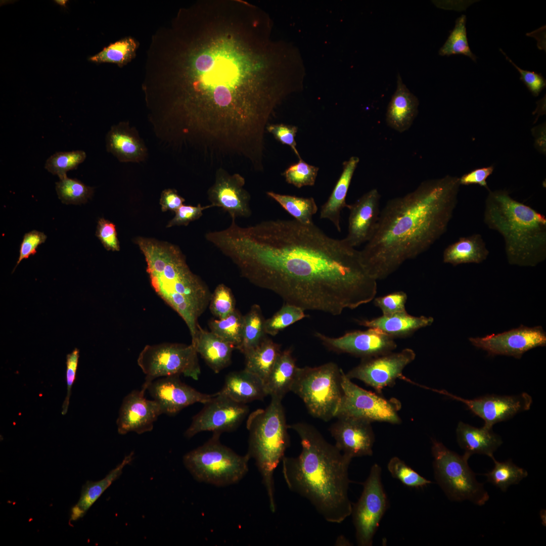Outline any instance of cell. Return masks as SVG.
Listing matches in <instances>:
<instances>
[{
	"label": "cell",
	"instance_id": "obj_45",
	"mask_svg": "<svg viewBox=\"0 0 546 546\" xmlns=\"http://www.w3.org/2000/svg\"><path fill=\"white\" fill-rule=\"evenodd\" d=\"M291 165L283 173L286 181L298 188L314 185L318 167L309 165L301 158Z\"/></svg>",
	"mask_w": 546,
	"mask_h": 546
},
{
	"label": "cell",
	"instance_id": "obj_10",
	"mask_svg": "<svg viewBox=\"0 0 546 546\" xmlns=\"http://www.w3.org/2000/svg\"><path fill=\"white\" fill-rule=\"evenodd\" d=\"M431 451L435 478L450 500H468L478 506L488 500L483 484L477 481L469 466V456H460L435 439L432 440Z\"/></svg>",
	"mask_w": 546,
	"mask_h": 546
},
{
	"label": "cell",
	"instance_id": "obj_40",
	"mask_svg": "<svg viewBox=\"0 0 546 546\" xmlns=\"http://www.w3.org/2000/svg\"><path fill=\"white\" fill-rule=\"evenodd\" d=\"M244 316L236 309L223 318L210 321L211 332L239 349L242 341Z\"/></svg>",
	"mask_w": 546,
	"mask_h": 546
},
{
	"label": "cell",
	"instance_id": "obj_23",
	"mask_svg": "<svg viewBox=\"0 0 546 546\" xmlns=\"http://www.w3.org/2000/svg\"><path fill=\"white\" fill-rule=\"evenodd\" d=\"M380 197L378 191L373 189L348 204V234L344 239L351 246L355 248L367 243L373 236L380 212Z\"/></svg>",
	"mask_w": 546,
	"mask_h": 546
},
{
	"label": "cell",
	"instance_id": "obj_54",
	"mask_svg": "<svg viewBox=\"0 0 546 546\" xmlns=\"http://www.w3.org/2000/svg\"><path fill=\"white\" fill-rule=\"evenodd\" d=\"M493 169V166L491 165L472 170L459 177L460 185H478L484 187L489 192L490 190L488 187L486 179L492 174Z\"/></svg>",
	"mask_w": 546,
	"mask_h": 546
},
{
	"label": "cell",
	"instance_id": "obj_59",
	"mask_svg": "<svg viewBox=\"0 0 546 546\" xmlns=\"http://www.w3.org/2000/svg\"><path fill=\"white\" fill-rule=\"evenodd\" d=\"M56 2H58L59 4H62V5H64L66 1H56Z\"/></svg>",
	"mask_w": 546,
	"mask_h": 546
},
{
	"label": "cell",
	"instance_id": "obj_2",
	"mask_svg": "<svg viewBox=\"0 0 546 546\" xmlns=\"http://www.w3.org/2000/svg\"><path fill=\"white\" fill-rule=\"evenodd\" d=\"M214 244L245 276L304 310L338 315L377 293V281L359 251L313 223L277 219L243 227L232 219L216 233Z\"/></svg>",
	"mask_w": 546,
	"mask_h": 546
},
{
	"label": "cell",
	"instance_id": "obj_57",
	"mask_svg": "<svg viewBox=\"0 0 546 546\" xmlns=\"http://www.w3.org/2000/svg\"><path fill=\"white\" fill-rule=\"evenodd\" d=\"M335 544L336 545H349L350 543L349 541L347 540V539H346L344 536H340L337 539Z\"/></svg>",
	"mask_w": 546,
	"mask_h": 546
},
{
	"label": "cell",
	"instance_id": "obj_18",
	"mask_svg": "<svg viewBox=\"0 0 546 546\" xmlns=\"http://www.w3.org/2000/svg\"><path fill=\"white\" fill-rule=\"evenodd\" d=\"M434 391L463 402L473 414L484 420V426L490 428L497 423L509 420L519 413L529 410L532 403V397L525 392L511 396L487 395L468 399L444 390Z\"/></svg>",
	"mask_w": 546,
	"mask_h": 546
},
{
	"label": "cell",
	"instance_id": "obj_32",
	"mask_svg": "<svg viewBox=\"0 0 546 546\" xmlns=\"http://www.w3.org/2000/svg\"><path fill=\"white\" fill-rule=\"evenodd\" d=\"M298 368L291 349L281 351L264 382L268 395L282 400L291 391Z\"/></svg>",
	"mask_w": 546,
	"mask_h": 546
},
{
	"label": "cell",
	"instance_id": "obj_15",
	"mask_svg": "<svg viewBox=\"0 0 546 546\" xmlns=\"http://www.w3.org/2000/svg\"><path fill=\"white\" fill-rule=\"evenodd\" d=\"M416 354L410 348L379 356L362 358L356 367L345 374L350 379L361 381L380 393L386 387L394 385L402 377L405 367L414 360Z\"/></svg>",
	"mask_w": 546,
	"mask_h": 546
},
{
	"label": "cell",
	"instance_id": "obj_8",
	"mask_svg": "<svg viewBox=\"0 0 546 546\" xmlns=\"http://www.w3.org/2000/svg\"><path fill=\"white\" fill-rule=\"evenodd\" d=\"M219 434L183 457L185 467L198 481L216 486L239 482L248 471V453L241 456L221 444Z\"/></svg>",
	"mask_w": 546,
	"mask_h": 546
},
{
	"label": "cell",
	"instance_id": "obj_34",
	"mask_svg": "<svg viewBox=\"0 0 546 546\" xmlns=\"http://www.w3.org/2000/svg\"><path fill=\"white\" fill-rule=\"evenodd\" d=\"M281 351L280 346L265 338L256 347L245 354L246 370L265 382Z\"/></svg>",
	"mask_w": 546,
	"mask_h": 546
},
{
	"label": "cell",
	"instance_id": "obj_47",
	"mask_svg": "<svg viewBox=\"0 0 546 546\" xmlns=\"http://www.w3.org/2000/svg\"><path fill=\"white\" fill-rule=\"evenodd\" d=\"M406 294L403 291H396L375 299L374 304L382 311L383 315H388L406 311L405 303Z\"/></svg>",
	"mask_w": 546,
	"mask_h": 546
},
{
	"label": "cell",
	"instance_id": "obj_42",
	"mask_svg": "<svg viewBox=\"0 0 546 546\" xmlns=\"http://www.w3.org/2000/svg\"><path fill=\"white\" fill-rule=\"evenodd\" d=\"M86 153L82 150L68 152H57L47 159L45 169L50 173L57 175L59 179L67 176L68 171L75 169L84 162Z\"/></svg>",
	"mask_w": 546,
	"mask_h": 546
},
{
	"label": "cell",
	"instance_id": "obj_13",
	"mask_svg": "<svg viewBox=\"0 0 546 546\" xmlns=\"http://www.w3.org/2000/svg\"><path fill=\"white\" fill-rule=\"evenodd\" d=\"M343 395L335 417H350L397 424L401 422L398 411L401 403L395 398L386 399L354 383L342 371Z\"/></svg>",
	"mask_w": 546,
	"mask_h": 546
},
{
	"label": "cell",
	"instance_id": "obj_26",
	"mask_svg": "<svg viewBox=\"0 0 546 546\" xmlns=\"http://www.w3.org/2000/svg\"><path fill=\"white\" fill-rule=\"evenodd\" d=\"M456 435L459 446L469 457L473 454H481L491 458L503 443L500 437L492 428L485 426L476 428L463 422L458 424Z\"/></svg>",
	"mask_w": 546,
	"mask_h": 546
},
{
	"label": "cell",
	"instance_id": "obj_22",
	"mask_svg": "<svg viewBox=\"0 0 546 546\" xmlns=\"http://www.w3.org/2000/svg\"><path fill=\"white\" fill-rule=\"evenodd\" d=\"M330 428L335 446L353 459L373 454L375 435L371 422L350 417H339Z\"/></svg>",
	"mask_w": 546,
	"mask_h": 546
},
{
	"label": "cell",
	"instance_id": "obj_44",
	"mask_svg": "<svg viewBox=\"0 0 546 546\" xmlns=\"http://www.w3.org/2000/svg\"><path fill=\"white\" fill-rule=\"evenodd\" d=\"M387 469L393 478L410 488H422L432 483L397 457H394L389 460Z\"/></svg>",
	"mask_w": 546,
	"mask_h": 546
},
{
	"label": "cell",
	"instance_id": "obj_31",
	"mask_svg": "<svg viewBox=\"0 0 546 546\" xmlns=\"http://www.w3.org/2000/svg\"><path fill=\"white\" fill-rule=\"evenodd\" d=\"M133 459L134 452L131 451L105 478L97 481L86 482L82 487L78 502L71 509L70 521H74L82 518L102 493L120 476L124 468L130 464Z\"/></svg>",
	"mask_w": 546,
	"mask_h": 546
},
{
	"label": "cell",
	"instance_id": "obj_39",
	"mask_svg": "<svg viewBox=\"0 0 546 546\" xmlns=\"http://www.w3.org/2000/svg\"><path fill=\"white\" fill-rule=\"evenodd\" d=\"M466 16L462 15L456 20L453 29L446 41L439 49L438 54L442 56L462 55L469 57L476 62L477 57L469 47L466 27Z\"/></svg>",
	"mask_w": 546,
	"mask_h": 546
},
{
	"label": "cell",
	"instance_id": "obj_17",
	"mask_svg": "<svg viewBox=\"0 0 546 546\" xmlns=\"http://www.w3.org/2000/svg\"><path fill=\"white\" fill-rule=\"evenodd\" d=\"M315 336L329 349L362 359L392 352L397 346L394 338L375 328L348 332L338 338L328 337L319 332H315Z\"/></svg>",
	"mask_w": 546,
	"mask_h": 546
},
{
	"label": "cell",
	"instance_id": "obj_29",
	"mask_svg": "<svg viewBox=\"0 0 546 546\" xmlns=\"http://www.w3.org/2000/svg\"><path fill=\"white\" fill-rule=\"evenodd\" d=\"M359 161L358 157L352 156L343 163L342 172L329 199L321 207L320 218L330 220L339 232L341 231V211L348 206L346 203V197Z\"/></svg>",
	"mask_w": 546,
	"mask_h": 546
},
{
	"label": "cell",
	"instance_id": "obj_19",
	"mask_svg": "<svg viewBox=\"0 0 546 546\" xmlns=\"http://www.w3.org/2000/svg\"><path fill=\"white\" fill-rule=\"evenodd\" d=\"M179 377L171 375L158 378L147 388L150 395L160 406L163 414L174 415L194 403L205 404L215 395L201 393L183 382Z\"/></svg>",
	"mask_w": 546,
	"mask_h": 546
},
{
	"label": "cell",
	"instance_id": "obj_56",
	"mask_svg": "<svg viewBox=\"0 0 546 546\" xmlns=\"http://www.w3.org/2000/svg\"><path fill=\"white\" fill-rule=\"evenodd\" d=\"M535 138V148L540 152L545 153V124L543 123L532 129Z\"/></svg>",
	"mask_w": 546,
	"mask_h": 546
},
{
	"label": "cell",
	"instance_id": "obj_50",
	"mask_svg": "<svg viewBox=\"0 0 546 546\" xmlns=\"http://www.w3.org/2000/svg\"><path fill=\"white\" fill-rule=\"evenodd\" d=\"M47 238V236L43 232L36 230H32L25 234L20 245L19 256L14 270L22 260L34 255L36 253L38 246L43 243Z\"/></svg>",
	"mask_w": 546,
	"mask_h": 546
},
{
	"label": "cell",
	"instance_id": "obj_12",
	"mask_svg": "<svg viewBox=\"0 0 546 546\" xmlns=\"http://www.w3.org/2000/svg\"><path fill=\"white\" fill-rule=\"evenodd\" d=\"M381 474V467L374 464L363 483L359 498L352 507L351 515L359 546L372 545L374 535L388 507Z\"/></svg>",
	"mask_w": 546,
	"mask_h": 546
},
{
	"label": "cell",
	"instance_id": "obj_6",
	"mask_svg": "<svg viewBox=\"0 0 546 546\" xmlns=\"http://www.w3.org/2000/svg\"><path fill=\"white\" fill-rule=\"evenodd\" d=\"M484 222L503 237L509 263L535 266L546 258V218L506 190L489 191Z\"/></svg>",
	"mask_w": 546,
	"mask_h": 546
},
{
	"label": "cell",
	"instance_id": "obj_5",
	"mask_svg": "<svg viewBox=\"0 0 546 546\" xmlns=\"http://www.w3.org/2000/svg\"><path fill=\"white\" fill-rule=\"evenodd\" d=\"M135 243L145 256L152 287L181 317L193 341L198 318L211 299L208 287L190 270L177 246L142 237L137 238Z\"/></svg>",
	"mask_w": 546,
	"mask_h": 546
},
{
	"label": "cell",
	"instance_id": "obj_51",
	"mask_svg": "<svg viewBox=\"0 0 546 546\" xmlns=\"http://www.w3.org/2000/svg\"><path fill=\"white\" fill-rule=\"evenodd\" d=\"M266 129L282 144L289 146L298 158H301L296 149L295 136L298 130L296 126L285 124H268Z\"/></svg>",
	"mask_w": 546,
	"mask_h": 546
},
{
	"label": "cell",
	"instance_id": "obj_49",
	"mask_svg": "<svg viewBox=\"0 0 546 546\" xmlns=\"http://www.w3.org/2000/svg\"><path fill=\"white\" fill-rule=\"evenodd\" d=\"M500 51L505 56L520 74V79L524 83L533 96L537 97L546 86V80L540 73L522 69L517 66L501 49Z\"/></svg>",
	"mask_w": 546,
	"mask_h": 546
},
{
	"label": "cell",
	"instance_id": "obj_3",
	"mask_svg": "<svg viewBox=\"0 0 546 546\" xmlns=\"http://www.w3.org/2000/svg\"><path fill=\"white\" fill-rule=\"evenodd\" d=\"M459 177L422 181L413 191L388 201L375 231L359 251L361 261L376 281L427 251L446 231L458 203Z\"/></svg>",
	"mask_w": 546,
	"mask_h": 546
},
{
	"label": "cell",
	"instance_id": "obj_7",
	"mask_svg": "<svg viewBox=\"0 0 546 546\" xmlns=\"http://www.w3.org/2000/svg\"><path fill=\"white\" fill-rule=\"evenodd\" d=\"M282 399L271 397L265 409L250 414L247 422L249 432L247 453L260 473L272 512L276 509L274 473L290 445L288 425Z\"/></svg>",
	"mask_w": 546,
	"mask_h": 546
},
{
	"label": "cell",
	"instance_id": "obj_1",
	"mask_svg": "<svg viewBox=\"0 0 546 546\" xmlns=\"http://www.w3.org/2000/svg\"><path fill=\"white\" fill-rule=\"evenodd\" d=\"M256 14L247 2L205 1L181 10L171 30L159 77L166 111L176 140L210 160L263 152L276 96L261 78Z\"/></svg>",
	"mask_w": 546,
	"mask_h": 546
},
{
	"label": "cell",
	"instance_id": "obj_4",
	"mask_svg": "<svg viewBox=\"0 0 546 546\" xmlns=\"http://www.w3.org/2000/svg\"><path fill=\"white\" fill-rule=\"evenodd\" d=\"M288 427L297 433L302 448L297 457L284 456L282 460L288 488L308 500L327 521L342 522L352 511L348 468L352 459L310 424L298 422Z\"/></svg>",
	"mask_w": 546,
	"mask_h": 546
},
{
	"label": "cell",
	"instance_id": "obj_58",
	"mask_svg": "<svg viewBox=\"0 0 546 546\" xmlns=\"http://www.w3.org/2000/svg\"><path fill=\"white\" fill-rule=\"evenodd\" d=\"M545 513V510L544 511L543 510H541L540 511V515L542 516H541V519L542 520V523H543V525H544H544H545V523L544 522V518H545V516L544 517V516L545 515V514L544 515V513Z\"/></svg>",
	"mask_w": 546,
	"mask_h": 546
},
{
	"label": "cell",
	"instance_id": "obj_30",
	"mask_svg": "<svg viewBox=\"0 0 546 546\" xmlns=\"http://www.w3.org/2000/svg\"><path fill=\"white\" fill-rule=\"evenodd\" d=\"M432 317L415 316L406 311L382 316L359 322V324L368 328L380 329L393 338L405 337L417 330L432 325Z\"/></svg>",
	"mask_w": 546,
	"mask_h": 546
},
{
	"label": "cell",
	"instance_id": "obj_43",
	"mask_svg": "<svg viewBox=\"0 0 546 546\" xmlns=\"http://www.w3.org/2000/svg\"><path fill=\"white\" fill-rule=\"evenodd\" d=\"M300 307L286 303L272 317L265 320V334L276 336L280 331L306 317Z\"/></svg>",
	"mask_w": 546,
	"mask_h": 546
},
{
	"label": "cell",
	"instance_id": "obj_14",
	"mask_svg": "<svg viewBox=\"0 0 546 546\" xmlns=\"http://www.w3.org/2000/svg\"><path fill=\"white\" fill-rule=\"evenodd\" d=\"M193 418L185 432L190 438L203 431L221 434L236 430L249 412L248 406L236 402L219 392Z\"/></svg>",
	"mask_w": 546,
	"mask_h": 546
},
{
	"label": "cell",
	"instance_id": "obj_38",
	"mask_svg": "<svg viewBox=\"0 0 546 546\" xmlns=\"http://www.w3.org/2000/svg\"><path fill=\"white\" fill-rule=\"evenodd\" d=\"M137 48V43L133 38L125 37L110 44L89 60L96 63H111L122 66L131 60Z\"/></svg>",
	"mask_w": 546,
	"mask_h": 546
},
{
	"label": "cell",
	"instance_id": "obj_28",
	"mask_svg": "<svg viewBox=\"0 0 546 546\" xmlns=\"http://www.w3.org/2000/svg\"><path fill=\"white\" fill-rule=\"evenodd\" d=\"M196 351L215 373H219L230 363L235 347L212 332L202 329L198 325L196 337L192 342Z\"/></svg>",
	"mask_w": 546,
	"mask_h": 546
},
{
	"label": "cell",
	"instance_id": "obj_25",
	"mask_svg": "<svg viewBox=\"0 0 546 546\" xmlns=\"http://www.w3.org/2000/svg\"><path fill=\"white\" fill-rule=\"evenodd\" d=\"M419 105L418 98L407 88L398 74L396 89L386 113L387 125L399 132L406 131L418 115Z\"/></svg>",
	"mask_w": 546,
	"mask_h": 546
},
{
	"label": "cell",
	"instance_id": "obj_48",
	"mask_svg": "<svg viewBox=\"0 0 546 546\" xmlns=\"http://www.w3.org/2000/svg\"><path fill=\"white\" fill-rule=\"evenodd\" d=\"M96 235L105 248L108 251H118L119 243L115 225L104 218L98 221Z\"/></svg>",
	"mask_w": 546,
	"mask_h": 546
},
{
	"label": "cell",
	"instance_id": "obj_9",
	"mask_svg": "<svg viewBox=\"0 0 546 546\" xmlns=\"http://www.w3.org/2000/svg\"><path fill=\"white\" fill-rule=\"evenodd\" d=\"M342 371L332 362L298 368L291 391L302 399L312 416L328 421L335 417L343 395Z\"/></svg>",
	"mask_w": 546,
	"mask_h": 546
},
{
	"label": "cell",
	"instance_id": "obj_20",
	"mask_svg": "<svg viewBox=\"0 0 546 546\" xmlns=\"http://www.w3.org/2000/svg\"><path fill=\"white\" fill-rule=\"evenodd\" d=\"M245 183L244 178L240 174H230L222 168H218L215 182L208 191L211 205L221 207L232 219L249 217L250 196L244 188Z\"/></svg>",
	"mask_w": 546,
	"mask_h": 546
},
{
	"label": "cell",
	"instance_id": "obj_21",
	"mask_svg": "<svg viewBox=\"0 0 546 546\" xmlns=\"http://www.w3.org/2000/svg\"><path fill=\"white\" fill-rule=\"evenodd\" d=\"M145 393L142 389L134 390L123 398L116 421L119 434L151 431L154 423L163 414L158 402L147 399Z\"/></svg>",
	"mask_w": 546,
	"mask_h": 546
},
{
	"label": "cell",
	"instance_id": "obj_46",
	"mask_svg": "<svg viewBox=\"0 0 546 546\" xmlns=\"http://www.w3.org/2000/svg\"><path fill=\"white\" fill-rule=\"evenodd\" d=\"M210 309L219 319L223 318L235 310V302L229 288L223 284L218 285L211 295Z\"/></svg>",
	"mask_w": 546,
	"mask_h": 546
},
{
	"label": "cell",
	"instance_id": "obj_33",
	"mask_svg": "<svg viewBox=\"0 0 546 546\" xmlns=\"http://www.w3.org/2000/svg\"><path fill=\"white\" fill-rule=\"evenodd\" d=\"M489 254L481 236L474 234L460 237L458 241L448 246L443 253V261L454 266L464 263H480Z\"/></svg>",
	"mask_w": 546,
	"mask_h": 546
},
{
	"label": "cell",
	"instance_id": "obj_53",
	"mask_svg": "<svg viewBox=\"0 0 546 546\" xmlns=\"http://www.w3.org/2000/svg\"><path fill=\"white\" fill-rule=\"evenodd\" d=\"M79 358V350H74L66 356V379L67 383V394L63 403L62 414L65 415L67 413L69 404L70 397L71 394L72 385L75 380L76 371Z\"/></svg>",
	"mask_w": 546,
	"mask_h": 546
},
{
	"label": "cell",
	"instance_id": "obj_41",
	"mask_svg": "<svg viewBox=\"0 0 546 546\" xmlns=\"http://www.w3.org/2000/svg\"><path fill=\"white\" fill-rule=\"evenodd\" d=\"M59 199L66 204L79 205L86 203L94 193V189L79 180L66 176L56 183Z\"/></svg>",
	"mask_w": 546,
	"mask_h": 546
},
{
	"label": "cell",
	"instance_id": "obj_16",
	"mask_svg": "<svg viewBox=\"0 0 546 546\" xmlns=\"http://www.w3.org/2000/svg\"><path fill=\"white\" fill-rule=\"evenodd\" d=\"M469 341L475 347L489 354L502 355L520 358L526 351L546 345V333L541 326L527 327L521 325L497 334L483 337H470Z\"/></svg>",
	"mask_w": 546,
	"mask_h": 546
},
{
	"label": "cell",
	"instance_id": "obj_35",
	"mask_svg": "<svg viewBox=\"0 0 546 546\" xmlns=\"http://www.w3.org/2000/svg\"><path fill=\"white\" fill-rule=\"evenodd\" d=\"M267 195L276 201L295 220L305 224L313 223L312 216L318 207L312 197L303 198L267 192Z\"/></svg>",
	"mask_w": 546,
	"mask_h": 546
},
{
	"label": "cell",
	"instance_id": "obj_55",
	"mask_svg": "<svg viewBox=\"0 0 546 546\" xmlns=\"http://www.w3.org/2000/svg\"><path fill=\"white\" fill-rule=\"evenodd\" d=\"M185 200L179 196L174 189H167L161 194L160 204L162 211L167 210L175 212L183 204Z\"/></svg>",
	"mask_w": 546,
	"mask_h": 546
},
{
	"label": "cell",
	"instance_id": "obj_37",
	"mask_svg": "<svg viewBox=\"0 0 546 546\" xmlns=\"http://www.w3.org/2000/svg\"><path fill=\"white\" fill-rule=\"evenodd\" d=\"M491 459L494 464V468L484 475L488 482L503 492H506L510 485L518 484L528 476L526 470L516 466L511 460L500 462L497 461L494 457Z\"/></svg>",
	"mask_w": 546,
	"mask_h": 546
},
{
	"label": "cell",
	"instance_id": "obj_24",
	"mask_svg": "<svg viewBox=\"0 0 546 546\" xmlns=\"http://www.w3.org/2000/svg\"><path fill=\"white\" fill-rule=\"evenodd\" d=\"M107 151L122 162H141L148 156L144 141L127 122L113 125L106 136Z\"/></svg>",
	"mask_w": 546,
	"mask_h": 546
},
{
	"label": "cell",
	"instance_id": "obj_36",
	"mask_svg": "<svg viewBox=\"0 0 546 546\" xmlns=\"http://www.w3.org/2000/svg\"><path fill=\"white\" fill-rule=\"evenodd\" d=\"M265 320L257 305L244 316L242 337L239 350L244 355L256 347L265 338Z\"/></svg>",
	"mask_w": 546,
	"mask_h": 546
},
{
	"label": "cell",
	"instance_id": "obj_27",
	"mask_svg": "<svg viewBox=\"0 0 546 546\" xmlns=\"http://www.w3.org/2000/svg\"><path fill=\"white\" fill-rule=\"evenodd\" d=\"M219 392L236 402L244 404L262 400L268 395L264 382L246 369L229 373Z\"/></svg>",
	"mask_w": 546,
	"mask_h": 546
},
{
	"label": "cell",
	"instance_id": "obj_11",
	"mask_svg": "<svg viewBox=\"0 0 546 546\" xmlns=\"http://www.w3.org/2000/svg\"><path fill=\"white\" fill-rule=\"evenodd\" d=\"M198 353L192 344L163 343L147 345L137 359L145 375L142 389L146 392L149 384L163 377L183 374L197 380L201 373Z\"/></svg>",
	"mask_w": 546,
	"mask_h": 546
},
{
	"label": "cell",
	"instance_id": "obj_52",
	"mask_svg": "<svg viewBox=\"0 0 546 546\" xmlns=\"http://www.w3.org/2000/svg\"><path fill=\"white\" fill-rule=\"evenodd\" d=\"M213 207L212 205L202 206L198 204L197 206L191 205L181 206L175 212V216L169 221L167 227L175 225H187L195 220L199 218L203 214V211Z\"/></svg>",
	"mask_w": 546,
	"mask_h": 546
}]
</instances>
